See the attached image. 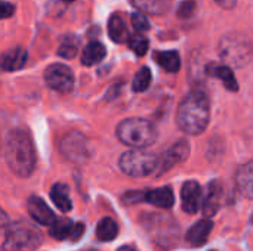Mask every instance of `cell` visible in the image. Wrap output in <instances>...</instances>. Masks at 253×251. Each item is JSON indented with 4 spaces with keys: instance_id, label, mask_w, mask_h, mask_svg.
<instances>
[{
    "instance_id": "cell-1",
    "label": "cell",
    "mask_w": 253,
    "mask_h": 251,
    "mask_svg": "<svg viewBox=\"0 0 253 251\" xmlns=\"http://www.w3.org/2000/svg\"><path fill=\"white\" fill-rule=\"evenodd\" d=\"M4 160L7 167L19 178H30L36 167V152L30 135L15 129L7 133L4 142Z\"/></svg>"
},
{
    "instance_id": "cell-2",
    "label": "cell",
    "mask_w": 253,
    "mask_h": 251,
    "mask_svg": "<svg viewBox=\"0 0 253 251\" xmlns=\"http://www.w3.org/2000/svg\"><path fill=\"white\" fill-rule=\"evenodd\" d=\"M211 104L203 92H191L179 105L176 121L188 135H200L209 124Z\"/></svg>"
},
{
    "instance_id": "cell-3",
    "label": "cell",
    "mask_w": 253,
    "mask_h": 251,
    "mask_svg": "<svg viewBox=\"0 0 253 251\" xmlns=\"http://www.w3.org/2000/svg\"><path fill=\"white\" fill-rule=\"evenodd\" d=\"M42 241L43 237L33 223L16 220L7 226L0 251H36Z\"/></svg>"
},
{
    "instance_id": "cell-4",
    "label": "cell",
    "mask_w": 253,
    "mask_h": 251,
    "mask_svg": "<svg viewBox=\"0 0 253 251\" xmlns=\"http://www.w3.org/2000/svg\"><path fill=\"white\" fill-rule=\"evenodd\" d=\"M156 126L144 118H127L117 126V138L127 146L147 148L157 139Z\"/></svg>"
},
{
    "instance_id": "cell-5",
    "label": "cell",
    "mask_w": 253,
    "mask_h": 251,
    "mask_svg": "<svg viewBox=\"0 0 253 251\" xmlns=\"http://www.w3.org/2000/svg\"><path fill=\"white\" fill-rule=\"evenodd\" d=\"M219 56L228 67L242 68L252 56V46L249 38L240 33H230L219 41Z\"/></svg>"
},
{
    "instance_id": "cell-6",
    "label": "cell",
    "mask_w": 253,
    "mask_h": 251,
    "mask_svg": "<svg viewBox=\"0 0 253 251\" xmlns=\"http://www.w3.org/2000/svg\"><path fill=\"white\" fill-rule=\"evenodd\" d=\"M119 166L127 176L144 178L151 175L159 167V160L153 152H147L142 148H135L120 157Z\"/></svg>"
},
{
    "instance_id": "cell-7",
    "label": "cell",
    "mask_w": 253,
    "mask_h": 251,
    "mask_svg": "<svg viewBox=\"0 0 253 251\" xmlns=\"http://www.w3.org/2000/svg\"><path fill=\"white\" fill-rule=\"evenodd\" d=\"M61 154L73 163H84L90 157L89 142L84 135L79 132H71L61 139L59 143Z\"/></svg>"
},
{
    "instance_id": "cell-8",
    "label": "cell",
    "mask_w": 253,
    "mask_h": 251,
    "mask_svg": "<svg viewBox=\"0 0 253 251\" xmlns=\"http://www.w3.org/2000/svg\"><path fill=\"white\" fill-rule=\"evenodd\" d=\"M44 83L49 89L67 95L74 87V74L65 64H52L44 70Z\"/></svg>"
},
{
    "instance_id": "cell-9",
    "label": "cell",
    "mask_w": 253,
    "mask_h": 251,
    "mask_svg": "<svg viewBox=\"0 0 253 251\" xmlns=\"http://www.w3.org/2000/svg\"><path fill=\"white\" fill-rule=\"evenodd\" d=\"M190 155V143L187 141H178L173 146H170L159 161V175L166 173L168 170L173 169L179 163L185 161Z\"/></svg>"
},
{
    "instance_id": "cell-10",
    "label": "cell",
    "mask_w": 253,
    "mask_h": 251,
    "mask_svg": "<svg viewBox=\"0 0 253 251\" xmlns=\"http://www.w3.org/2000/svg\"><path fill=\"white\" fill-rule=\"evenodd\" d=\"M181 206L188 215L199 212L202 206V186L196 180H187L181 189Z\"/></svg>"
},
{
    "instance_id": "cell-11",
    "label": "cell",
    "mask_w": 253,
    "mask_h": 251,
    "mask_svg": "<svg viewBox=\"0 0 253 251\" xmlns=\"http://www.w3.org/2000/svg\"><path fill=\"white\" fill-rule=\"evenodd\" d=\"M27 207H28V213L30 216L33 217L34 222L43 225V226H50L55 220H56V216L55 213L49 209V206L37 195H31L28 198V203H27Z\"/></svg>"
},
{
    "instance_id": "cell-12",
    "label": "cell",
    "mask_w": 253,
    "mask_h": 251,
    "mask_svg": "<svg viewBox=\"0 0 253 251\" xmlns=\"http://www.w3.org/2000/svg\"><path fill=\"white\" fill-rule=\"evenodd\" d=\"M27 58H28V53L24 47L21 46L10 47L0 55V68L3 71H10V72L18 71L22 67H25Z\"/></svg>"
},
{
    "instance_id": "cell-13",
    "label": "cell",
    "mask_w": 253,
    "mask_h": 251,
    "mask_svg": "<svg viewBox=\"0 0 253 251\" xmlns=\"http://www.w3.org/2000/svg\"><path fill=\"white\" fill-rule=\"evenodd\" d=\"M212 229H213V222L209 219H202L188 229L185 235V241L191 247H202L209 240Z\"/></svg>"
},
{
    "instance_id": "cell-14",
    "label": "cell",
    "mask_w": 253,
    "mask_h": 251,
    "mask_svg": "<svg viewBox=\"0 0 253 251\" xmlns=\"http://www.w3.org/2000/svg\"><path fill=\"white\" fill-rule=\"evenodd\" d=\"M222 198V185L218 180H212L208 186L206 198L203 201V213L206 217H212L218 213Z\"/></svg>"
},
{
    "instance_id": "cell-15",
    "label": "cell",
    "mask_w": 253,
    "mask_h": 251,
    "mask_svg": "<svg viewBox=\"0 0 253 251\" xmlns=\"http://www.w3.org/2000/svg\"><path fill=\"white\" fill-rule=\"evenodd\" d=\"M236 183L239 191L249 200H253V161L239 167L236 173Z\"/></svg>"
},
{
    "instance_id": "cell-16",
    "label": "cell",
    "mask_w": 253,
    "mask_h": 251,
    "mask_svg": "<svg viewBox=\"0 0 253 251\" xmlns=\"http://www.w3.org/2000/svg\"><path fill=\"white\" fill-rule=\"evenodd\" d=\"M145 201L160 209H170L175 204L173 191L170 186H163V188H157L153 191H147Z\"/></svg>"
},
{
    "instance_id": "cell-17",
    "label": "cell",
    "mask_w": 253,
    "mask_h": 251,
    "mask_svg": "<svg viewBox=\"0 0 253 251\" xmlns=\"http://www.w3.org/2000/svg\"><path fill=\"white\" fill-rule=\"evenodd\" d=\"M107 55L105 46L99 41H90L84 46L82 52V64L84 67H92L99 64Z\"/></svg>"
},
{
    "instance_id": "cell-18",
    "label": "cell",
    "mask_w": 253,
    "mask_h": 251,
    "mask_svg": "<svg viewBox=\"0 0 253 251\" xmlns=\"http://www.w3.org/2000/svg\"><path fill=\"white\" fill-rule=\"evenodd\" d=\"M108 34H110V38L116 43H125L129 40L130 36H129L127 25L120 15L114 13L108 19Z\"/></svg>"
},
{
    "instance_id": "cell-19",
    "label": "cell",
    "mask_w": 253,
    "mask_h": 251,
    "mask_svg": "<svg viewBox=\"0 0 253 251\" xmlns=\"http://www.w3.org/2000/svg\"><path fill=\"white\" fill-rule=\"evenodd\" d=\"M208 72L212 74V75H215L216 78H219V80L225 84V87H227L228 90H233V92L239 90V84H237V80H236L234 72L231 71V67H228V65L212 64V65L209 67Z\"/></svg>"
},
{
    "instance_id": "cell-20",
    "label": "cell",
    "mask_w": 253,
    "mask_h": 251,
    "mask_svg": "<svg viewBox=\"0 0 253 251\" xmlns=\"http://www.w3.org/2000/svg\"><path fill=\"white\" fill-rule=\"evenodd\" d=\"M50 198L53 204L64 213L70 212L73 209V203L70 198V191L68 186L64 183H55L50 189Z\"/></svg>"
},
{
    "instance_id": "cell-21",
    "label": "cell",
    "mask_w": 253,
    "mask_h": 251,
    "mask_svg": "<svg viewBox=\"0 0 253 251\" xmlns=\"http://www.w3.org/2000/svg\"><path fill=\"white\" fill-rule=\"evenodd\" d=\"M156 62L168 72H178L181 68V58L176 50H165L157 52L154 55Z\"/></svg>"
},
{
    "instance_id": "cell-22",
    "label": "cell",
    "mask_w": 253,
    "mask_h": 251,
    "mask_svg": "<svg viewBox=\"0 0 253 251\" xmlns=\"http://www.w3.org/2000/svg\"><path fill=\"white\" fill-rule=\"evenodd\" d=\"M119 235V225L111 217H104L96 225V238L102 243H108L116 240Z\"/></svg>"
},
{
    "instance_id": "cell-23",
    "label": "cell",
    "mask_w": 253,
    "mask_h": 251,
    "mask_svg": "<svg viewBox=\"0 0 253 251\" xmlns=\"http://www.w3.org/2000/svg\"><path fill=\"white\" fill-rule=\"evenodd\" d=\"M73 226H74V223H73L70 219H56V220L49 226V235H50L53 240H58V241L68 240Z\"/></svg>"
},
{
    "instance_id": "cell-24",
    "label": "cell",
    "mask_w": 253,
    "mask_h": 251,
    "mask_svg": "<svg viewBox=\"0 0 253 251\" xmlns=\"http://www.w3.org/2000/svg\"><path fill=\"white\" fill-rule=\"evenodd\" d=\"M79 47H80V40L76 36H65L61 40L56 53L64 59H71L77 55Z\"/></svg>"
},
{
    "instance_id": "cell-25",
    "label": "cell",
    "mask_w": 253,
    "mask_h": 251,
    "mask_svg": "<svg viewBox=\"0 0 253 251\" xmlns=\"http://www.w3.org/2000/svg\"><path fill=\"white\" fill-rule=\"evenodd\" d=\"M133 4L139 9V12L151 15H162L168 9L166 0H133Z\"/></svg>"
},
{
    "instance_id": "cell-26",
    "label": "cell",
    "mask_w": 253,
    "mask_h": 251,
    "mask_svg": "<svg viewBox=\"0 0 253 251\" xmlns=\"http://www.w3.org/2000/svg\"><path fill=\"white\" fill-rule=\"evenodd\" d=\"M151 71L147 68V67H144V68H141L138 72H136V75L133 77V81H132V89L135 90V92H145L148 87H150V84H151Z\"/></svg>"
},
{
    "instance_id": "cell-27",
    "label": "cell",
    "mask_w": 253,
    "mask_h": 251,
    "mask_svg": "<svg viewBox=\"0 0 253 251\" xmlns=\"http://www.w3.org/2000/svg\"><path fill=\"white\" fill-rule=\"evenodd\" d=\"M127 43H129V47H130V49L135 52V55H138V56H144V55L147 53V50H148V46H150L148 40H147L141 33H138V34L129 37Z\"/></svg>"
},
{
    "instance_id": "cell-28",
    "label": "cell",
    "mask_w": 253,
    "mask_h": 251,
    "mask_svg": "<svg viewBox=\"0 0 253 251\" xmlns=\"http://www.w3.org/2000/svg\"><path fill=\"white\" fill-rule=\"evenodd\" d=\"M132 25L138 33H144L150 30V21L144 15V12H136L132 15Z\"/></svg>"
},
{
    "instance_id": "cell-29",
    "label": "cell",
    "mask_w": 253,
    "mask_h": 251,
    "mask_svg": "<svg viewBox=\"0 0 253 251\" xmlns=\"http://www.w3.org/2000/svg\"><path fill=\"white\" fill-rule=\"evenodd\" d=\"M194 10H196V1L194 0H185L178 7V16L179 18H190V16H193Z\"/></svg>"
},
{
    "instance_id": "cell-30",
    "label": "cell",
    "mask_w": 253,
    "mask_h": 251,
    "mask_svg": "<svg viewBox=\"0 0 253 251\" xmlns=\"http://www.w3.org/2000/svg\"><path fill=\"white\" fill-rule=\"evenodd\" d=\"M141 201H145V192L142 191H129L123 195L125 204H136Z\"/></svg>"
},
{
    "instance_id": "cell-31",
    "label": "cell",
    "mask_w": 253,
    "mask_h": 251,
    "mask_svg": "<svg viewBox=\"0 0 253 251\" xmlns=\"http://www.w3.org/2000/svg\"><path fill=\"white\" fill-rule=\"evenodd\" d=\"M15 13V6L9 1L0 0V19L10 18Z\"/></svg>"
},
{
    "instance_id": "cell-32",
    "label": "cell",
    "mask_w": 253,
    "mask_h": 251,
    "mask_svg": "<svg viewBox=\"0 0 253 251\" xmlns=\"http://www.w3.org/2000/svg\"><path fill=\"white\" fill-rule=\"evenodd\" d=\"M84 229H86V226H84L83 223H74V226H73V229H71V234H70V238H68V240H71L73 243L79 241V240L83 237Z\"/></svg>"
},
{
    "instance_id": "cell-33",
    "label": "cell",
    "mask_w": 253,
    "mask_h": 251,
    "mask_svg": "<svg viewBox=\"0 0 253 251\" xmlns=\"http://www.w3.org/2000/svg\"><path fill=\"white\" fill-rule=\"evenodd\" d=\"M6 225H9V216H7V213L0 207V228H3V226H6Z\"/></svg>"
},
{
    "instance_id": "cell-34",
    "label": "cell",
    "mask_w": 253,
    "mask_h": 251,
    "mask_svg": "<svg viewBox=\"0 0 253 251\" xmlns=\"http://www.w3.org/2000/svg\"><path fill=\"white\" fill-rule=\"evenodd\" d=\"M219 6L225 7V9H230L236 4V0H215Z\"/></svg>"
},
{
    "instance_id": "cell-35",
    "label": "cell",
    "mask_w": 253,
    "mask_h": 251,
    "mask_svg": "<svg viewBox=\"0 0 253 251\" xmlns=\"http://www.w3.org/2000/svg\"><path fill=\"white\" fill-rule=\"evenodd\" d=\"M117 251H136L133 247H130V246H122V247H119Z\"/></svg>"
},
{
    "instance_id": "cell-36",
    "label": "cell",
    "mask_w": 253,
    "mask_h": 251,
    "mask_svg": "<svg viewBox=\"0 0 253 251\" xmlns=\"http://www.w3.org/2000/svg\"><path fill=\"white\" fill-rule=\"evenodd\" d=\"M62 1H65V3H73V1H76V0H62Z\"/></svg>"
},
{
    "instance_id": "cell-37",
    "label": "cell",
    "mask_w": 253,
    "mask_h": 251,
    "mask_svg": "<svg viewBox=\"0 0 253 251\" xmlns=\"http://www.w3.org/2000/svg\"><path fill=\"white\" fill-rule=\"evenodd\" d=\"M252 223H253V216H252Z\"/></svg>"
},
{
    "instance_id": "cell-38",
    "label": "cell",
    "mask_w": 253,
    "mask_h": 251,
    "mask_svg": "<svg viewBox=\"0 0 253 251\" xmlns=\"http://www.w3.org/2000/svg\"><path fill=\"white\" fill-rule=\"evenodd\" d=\"M209 251H215V250H209Z\"/></svg>"
},
{
    "instance_id": "cell-39",
    "label": "cell",
    "mask_w": 253,
    "mask_h": 251,
    "mask_svg": "<svg viewBox=\"0 0 253 251\" xmlns=\"http://www.w3.org/2000/svg\"><path fill=\"white\" fill-rule=\"evenodd\" d=\"M90 251H96V250H90Z\"/></svg>"
}]
</instances>
